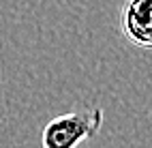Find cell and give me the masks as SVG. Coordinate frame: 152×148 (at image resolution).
<instances>
[{"label":"cell","mask_w":152,"mask_h":148,"mask_svg":"<svg viewBox=\"0 0 152 148\" xmlns=\"http://www.w3.org/2000/svg\"><path fill=\"white\" fill-rule=\"evenodd\" d=\"M120 28L129 43L152 49V0H124Z\"/></svg>","instance_id":"cell-2"},{"label":"cell","mask_w":152,"mask_h":148,"mask_svg":"<svg viewBox=\"0 0 152 148\" xmlns=\"http://www.w3.org/2000/svg\"><path fill=\"white\" fill-rule=\"evenodd\" d=\"M103 127V107L90 105L77 112H66L52 118L41 131L43 148H77L94 137Z\"/></svg>","instance_id":"cell-1"}]
</instances>
